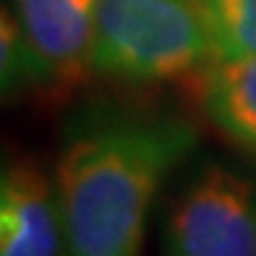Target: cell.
Wrapping results in <instances>:
<instances>
[{
    "mask_svg": "<svg viewBox=\"0 0 256 256\" xmlns=\"http://www.w3.org/2000/svg\"><path fill=\"white\" fill-rule=\"evenodd\" d=\"M94 71L172 81L212 58L204 16L183 0H97Z\"/></svg>",
    "mask_w": 256,
    "mask_h": 256,
    "instance_id": "2",
    "label": "cell"
},
{
    "mask_svg": "<svg viewBox=\"0 0 256 256\" xmlns=\"http://www.w3.org/2000/svg\"><path fill=\"white\" fill-rule=\"evenodd\" d=\"M202 16L217 60L256 55V0H212Z\"/></svg>",
    "mask_w": 256,
    "mask_h": 256,
    "instance_id": "7",
    "label": "cell"
},
{
    "mask_svg": "<svg viewBox=\"0 0 256 256\" xmlns=\"http://www.w3.org/2000/svg\"><path fill=\"white\" fill-rule=\"evenodd\" d=\"M16 10L42 86L71 89L94 71L97 0H18Z\"/></svg>",
    "mask_w": 256,
    "mask_h": 256,
    "instance_id": "4",
    "label": "cell"
},
{
    "mask_svg": "<svg viewBox=\"0 0 256 256\" xmlns=\"http://www.w3.org/2000/svg\"><path fill=\"white\" fill-rule=\"evenodd\" d=\"M162 256H256V186L222 165L202 168L168 214Z\"/></svg>",
    "mask_w": 256,
    "mask_h": 256,
    "instance_id": "3",
    "label": "cell"
},
{
    "mask_svg": "<svg viewBox=\"0 0 256 256\" xmlns=\"http://www.w3.org/2000/svg\"><path fill=\"white\" fill-rule=\"evenodd\" d=\"M196 146L180 118H115L76 134L55 170L66 256H142L154 196Z\"/></svg>",
    "mask_w": 256,
    "mask_h": 256,
    "instance_id": "1",
    "label": "cell"
},
{
    "mask_svg": "<svg viewBox=\"0 0 256 256\" xmlns=\"http://www.w3.org/2000/svg\"><path fill=\"white\" fill-rule=\"evenodd\" d=\"M63 246L58 188L34 160H6L0 178V256H60Z\"/></svg>",
    "mask_w": 256,
    "mask_h": 256,
    "instance_id": "5",
    "label": "cell"
},
{
    "mask_svg": "<svg viewBox=\"0 0 256 256\" xmlns=\"http://www.w3.org/2000/svg\"><path fill=\"white\" fill-rule=\"evenodd\" d=\"M0 76H3L6 97L42 86L40 66L24 37L18 16H10L8 8H3V26H0Z\"/></svg>",
    "mask_w": 256,
    "mask_h": 256,
    "instance_id": "8",
    "label": "cell"
},
{
    "mask_svg": "<svg viewBox=\"0 0 256 256\" xmlns=\"http://www.w3.org/2000/svg\"><path fill=\"white\" fill-rule=\"evenodd\" d=\"M183 3H188L191 8H196V10H199V14H202V10L209 6V3H212V0H183Z\"/></svg>",
    "mask_w": 256,
    "mask_h": 256,
    "instance_id": "9",
    "label": "cell"
},
{
    "mask_svg": "<svg viewBox=\"0 0 256 256\" xmlns=\"http://www.w3.org/2000/svg\"><path fill=\"white\" fill-rule=\"evenodd\" d=\"M202 102L220 134L256 154V55L217 60L204 76Z\"/></svg>",
    "mask_w": 256,
    "mask_h": 256,
    "instance_id": "6",
    "label": "cell"
}]
</instances>
